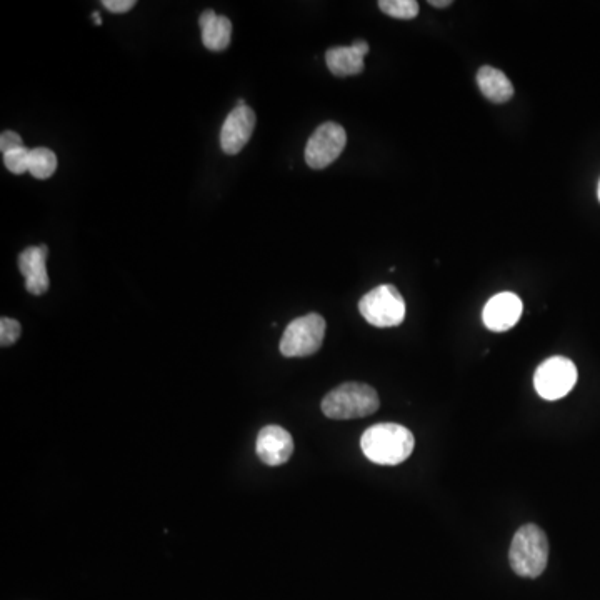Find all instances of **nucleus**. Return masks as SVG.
I'll return each mask as SVG.
<instances>
[{"instance_id": "nucleus-5", "label": "nucleus", "mask_w": 600, "mask_h": 600, "mask_svg": "<svg viewBox=\"0 0 600 600\" xmlns=\"http://www.w3.org/2000/svg\"><path fill=\"white\" fill-rule=\"evenodd\" d=\"M325 320L319 314H307L292 320L280 339V354L284 357H309L322 347Z\"/></svg>"}, {"instance_id": "nucleus-21", "label": "nucleus", "mask_w": 600, "mask_h": 600, "mask_svg": "<svg viewBox=\"0 0 600 600\" xmlns=\"http://www.w3.org/2000/svg\"><path fill=\"white\" fill-rule=\"evenodd\" d=\"M429 4L432 5V7H439V9H442V7H449V5H452V0H430Z\"/></svg>"}, {"instance_id": "nucleus-7", "label": "nucleus", "mask_w": 600, "mask_h": 600, "mask_svg": "<svg viewBox=\"0 0 600 600\" xmlns=\"http://www.w3.org/2000/svg\"><path fill=\"white\" fill-rule=\"evenodd\" d=\"M347 142L344 127L335 122H325L310 135L305 145V162L310 169H325L339 159Z\"/></svg>"}, {"instance_id": "nucleus-15", "label": "nucleus", "mask_w": 600, "mask_h": 600, "mask_svg": "<svg viewBox=\"0 0 600 600\" xmlns=\"http://www.w3.org/2000/svg\"><path fill=\"white\" fill-rule=\"evenodd\" d=\"M57 170V155L47 147L30 149L29 174L35 179L45 180Z\"/></svg>"}, {"instance_id": "nucleus-20", "label": "nucleus", "mask_w": 600, "mask_h": 600, "mask_svg": "<svg viewBox=\"0 0 600 600\" xmlns=\"http://www.w3.org/2000/svg\"><path fill=\"white\" fill-rule=\"evenodd\" d=\"M102 5L114 14H125L134 9L135 0H102Z\"/></svg>"}, {"instance_id": "nucleus-6", "label": "nucleus", "mask_w": 600, "mask_h": 600, "mask_svg": "<svg viewBox=\"0 0 600 600\" xmlns=\"http://www.w3.org/2000/svg\"><path fill=\"white\" fill-rule=\"evenodd\" d=\"M577 382V367L572 360L555 355L537 367L534 387L545 400H559L574 389Z\"/></svg>"}, {"instance_id": "nucleus-13", "label": "nucleus", "mask_w": 600, "mask_h": 600, "mask_svg": "<svg viewBox=\"0 0 600 600\" xmlns=\"http://www.w3.org/2000/svg\"><path fill=\"white\" fill-rule=\"evenodd\" d=\"M200 29H202V42L212 52H220L229 47L232 39V22L224 15L215 14L214 10H205L200 15Z\"/></svg>"}, {"instance_id": "nucleus-14", "label": "nucleus", "mask_w": 600, "mask_h": 600, "mask_svg": "<svg viewBox=\"0 0 600 600\" xmlns=\"http://www.w3.org/2000/svg\"><path fill=\"white\" fill-rule=\"evenodd\" d=\"M477 84H479L480 92L495 104H504L514 95V85L510 82L509 77L502 70L494 69L490 65L480 67L477 72Z\"/></svg>"}, {"instance_id": "nucleus-23", "label": "nucleus", "mask_w": 600, "mask_h": 600, "mask_svg": "<svg viewBox=\"0 0 600 600\" xmlns=\"http://www.w3.org/2000/svg\"><path fill=\"white\" fill-rule=\"evenodd\" d=\"M597 197H599V200H600V182H599V187H597Z\"/></svg>"}, {"instance_id": "nucleus-19", "label": "nucleus", "mask_w": 600, "mask_h": 600, "mask_svg": "<svg viewBox=\"0 0 600 600\" xmlns=\"http://www.w3.org/2000/svg\"><path fill=\"white\" fill-rule=\"evenodd\" d=\"M19 147H24L22 137L17 132H14V130H4L2 135H0V150H2V154L9 152V150L19 149Z\"/></svg>"}, {"instance_id": "nucleus-2", "label": "nucleus", "mask_w": 600, "mask_h": 600, "mask_svg": "<svg viewBox=\"0 0 600 600\" xmlns=\"http://www.w3.org/2000/svg\"><path fill=\"white\" fill-rule=\"evenodd\" d=\"M320 407L325 417L329 419H360L377 412L380 400L374 387L360 382H345L330 390Z\"/></svg>"}, {"instance_id": "nucleus-8", "label": "nucleus", "mask_w": 600, "mask_h": 600, "mask_svg": "<svg viewBox=\"0 0 600 600\" xmlns=\"http://www.w3.org/2000/svg\"><path fill=\"white\" fill-rule=\"evenodd\" d=\"M255 112L249 105H237L220 130V147L227 155L239 154L254 132Z\"/></svg>"}, {"instance_id": "nucleus-22", "label": "nucleus", "mask_w": 600, "mask_h": 600, "mask_svg": "<svg viewBox=\"0 0 600 600\" xmlns=\"http://www.w3.org/2000/svg\"><path fill=\"white\" fill-rule=\"evenodd\" d=\"M92 19H94L95 24H102V17H100L99 12H94V14H92Z\"/></svg>"}, {"instance_id": "nucleus-12", "label": "nucleus", "mask_w": 600, "mask_h": 600, "mask_svg": "<svg viewBox=\"0 0 600 600\" xmlns=\"http://www.w3.org/2000/svg\"><path fill=\"white\" fill-rule=\"evenodd\" d=\"M369 44L355 40L349 47H332L325 52V62L335 77H349L364 70V57L369 54Z\"/></svg>"}, {"instance_id": "nucleus-9", "label": "nucleus", "mask_w": 600, "mask_h": 600, "mask_svg": "<svg viewBox=\"0 0 600 600\" xmlns=\"http://www.w3.org/2000/svg\"><path fill=\"white\" fill-rule=\"evenodd\" d=\"M255 450L260 462L275 467V465L285 464L292 457L294 439L284 427L267 425L257 435Z\"/></svg>"}, {"instance_id": "nucleus-11", "label": "nucleus", "mask_w": 600, "mask_h": 600, "mask_svg": "<svg viewBox=\"0 0 600 600\" xmlns=\"http://www.w3.org/2000/svg\"><path fill=\"white\" fill-rule=\"evenodd\" d=\"M520 315H522V300L512 292H502L494 295L485 304L482 319L487 329L505 332L519 322Z\"/></svg>"}, {"instance_id": "nucleus-1", "label": "nucleus", "mask_w": 600, "mask_h": 600, "mask_svg": "<svg viewBox=\"0 0 600 600\" xmlns=\"http://www.w3.org/2000/svg\"><path fill=\"white\" fill-rule=\"evenodd\" d=\"M414 435L407 427L392 422L372 425L365 430L360 447L365 457L379 465H399L414 450Z\"/></svg>"}, {"instance_id": "nucleus-18", "label": "nucleus", "mask_w": 600, "mask_h": 600, "mask_svg": "<svg viewBox=\"0 0 600 600\" xmlns=\"http://www.w3.org/2000/svg\"><path fill=\"white\" fill-rule=\"evenodd\" d=\"M22 334V327L20 322L10 317H2L0 319V345L2 347H9V345L15 344Z\"/></svg>"}, {"instance_id": "nucleus-16", "label": "nucleus", "mask_w": 600, "mask_h": 600, "mask_svg": "<svg viewBox=\"0 0 600 600\" xmlns=\"http://www.w3.org/2000/svg\"><path fill=\"white\" fill-rule=\"evenodd\" d=\"M379 9L394 19L410 20L419 14L415 0H380Z\"/></svg>"}, {"instance_id": "nucleus-3", "label": "nucleus", "mask_w": 600, "mask_h": 600, "mask_svg": "<svg viewBox=\"0 0 600 600\" xmlns=\"http://www.w3.org/2000/svg\"><path fill=\"white\" fill-rule=\"evenodd\" d=\"M549 560V542L544 530L534 524L522 525L515 532L509 550L510 567L520 577L535 579Z\"/></svg>"}, {"instance_id": "nucleus-4", "label": "nucleus", "mask_w": 600, "mask_h": 600, "mask_svg": "<svg viewBox=\"0 0 600 600\" xmlns=\"http://www.w3.org/2000/svg\"><path fill=\"white\" fill-rule=\"evenodd\" d=\"M359 312L374 327H397L405 319V300L394 285H379L360 299Z\"/></svg>"}, {"instance_id": "nucleus-17", "label": "nucleus", "mask_w": 600, "mask_h": 600, "mask_svg": "<svg viewBox=\"0 0 600 600\" xmlns=\"http://www.w3.org/2000/svg\"><path fill=\"white\" fill-rule=\"evenodd\" d=\"M30 149L19 147V149L9 150L4 154V164L12 174H25L29 172Z\"/></svg>"}, {"instance_id": "nucleus-10", "label": "nucleus", "mask_w": 600, "mask_h": 600, "mask_svg": "<svg viewBox=\"0 0 600 600\" xmlns=\"http://www.w3.org/2000/svg\"><path fill=\"white\" fill-rule=\"evenodd\" d=\"M47 257L49 247L47 245H35L19 255L20 274L24 275L25 289L32 295H42L49 290V275H47Z\"/></svg>"}]
</instances>
